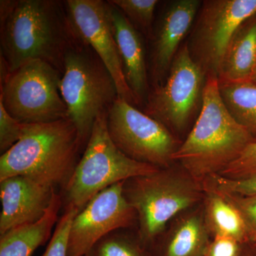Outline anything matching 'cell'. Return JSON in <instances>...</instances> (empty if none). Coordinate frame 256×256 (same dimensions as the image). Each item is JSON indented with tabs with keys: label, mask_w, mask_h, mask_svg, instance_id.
Instances as JSON below:
<instances>
[{
	"label": "cell",
	"mask_w": 256,
	"mask_h": 256,
	"mask_svg": "<svg viewBox=\"0 0 256 256\" xmlns=\"http://www.w3.org/2000/svg\"><path fill=\"white\" fill-rule=\"evenodd\" d=\"M204 190L217 192L238 210L246 224L250 242H256V194H237L210 188Z\"/></svg>",
	"instance_id": "24"
},
{
	"label": "cell",
	"mask_w": 256,
	"mask_h": 256,
	"mask_svg": "<svg viewBox=\"0 0 256 256\" xmlns=\"http://www.w3.org/2000/svg\"><path fill=\"white\" fill-rule=\"evenodd\" d=\"M256 64V14L239 26L222 60L218 82L252 80Z\"/></svg>",
	"instance_id": "18"
},
{
	"label": "cell",
	"mask_w": 256,
	"mask_h": 256,
	"mask_svg": "<svg viewBox=\"0 0 256 256\" xmlns=\"http://www.w3.org/2000/svg\"><path fill=\"white\" fill-rule=\"evenodd\" d=\"M226 107L256 142V82H218Z\"/></svg>",
	"instance_id": "20"
},
{
	"label": "cell",
	"mask_w": 256,
	"mask_h": 256,
	"mask_svg": "<svg viewBox=\"0 0 256 256\" xmlns=\"http://www.w3.org/2000/svg\"><path fill=\"white\" fill-rule=\"evenodd\" d=\"M56 188L25 176L0 181V235L42 218L50 206Z\"/></svg>",
	"instance_id": "14"
},
{
	"label": "cell",
	"mask_w": 256,
	"mask_h": 256,
	"mask_svg": "<svg viewBox=\"0 0 256 256\" xmlns=\"http://www.w3.org/2000/svg\"><path fill=\"white\" fill-rule=\"evenodd\" d=\"M252 82H256V64L255 68H254V73H252Z\"/></svg>",
	"instance_id": "30"
},
{
	"label": "cell",
	"mask_w": 256,
	"mask_h": 256,
	"mask_svg": "<svg viewBox=\"0 0 256 256\" xmlns=\"http://www.w3.org/2000/svg\"><path fill=\"white\" fill-rule=\"evenodd\" d=\"M206 79L203 70L192 60L188 44H184L164 82L150 89L143 112L180 138L188 130L197 111L201 110Z\"/></svg>",
	"instance_id": "8"
},
{
	"label": "cell",
	"mask_w": 256,
	"mask_h": 256,
	"mask_svg": "<svg viewBox=\"0 0 256 256\" xmlns=\"http://www.w3.org/2000/svg\"><path fill=\"white\" fill-rule=\"evenodd\" d=\"M66 6L76 33L100 57L112 75L120 98L136 106L124 78V67L102 0H66Z\"/></svg>",
	"instance_id": "12"
},
{
	"label": "cell",
	"mask_w": 256,
	"mask_h": 256,
	"mask_svg": "<svg viewBox=\"0 0 256 256\" xmlns=\"http://www.w3.org/2000/svg\"><path fill=\"white\" fill-rule=\"evenodd\" d=\"M124 182L98 194L77 214L69 234L68 256H86L114 230L137 228L136 210L122 192Z\"/></svg>",
	"instance_id": "11"
},
{
	"label": "cell",
	"mask_w": 256,
	"mask_h": 256,
	"mask_svg": "<svg viewBox=\"0 0 256 256\" xmlns=\"http://www.w3.org/2000/svg\"><path fill=\"white\" fill-rule=\"evenodd\" d=\"M24 124L12 117L0 101V153L4 154L22 138Z\"/></svg>",
	"instance_id": "27"
},
{
	"label": "cell",
	"mask_w": 256,
	"mask_h": 256,
	"mask_svg": "<svg viewBox=\"0 0 256 256\" xmlns=\"http://www.w3.org/2000/svg\"><path fill=\"white\" fill-rule=\"evenodd\" d=\"M86 256H153L136 229H119L99 240Z\"/></svg>",
	"instance_id": "21"
},
{
	"label": "cell",
	"mask_w": 256,
	"mask_h": 256,
	"mask_svg": "<svg viewBox=\"0 0 256 256\" xmlns=\"http://www.w3.org/2000/svg\"><path fill=\"white\" fill-rule=\"evenodd\" d=\"M78 212L73 207H64L63 214L57 222L50 244L42 256H68L70 227Z\"/></svg>",
	"instance_id": "23"
},
{
	"label": "cell",
	"mask_w": 256,
	"mask_h": 256,
	"mask_svg": "<svg viewBox=\"0 0 256 256\" xmlns=\"http://www.w3.org/2000/svg\"><path fill=\"white\" fill-rule=\"evenodd\" d=\"M204 190V217L210 237L233 239L240 244L250 242L246 224L238 210L217 192Z\"/></svg>",
	"instance_id": "19"
},
{
	"label": "cell",
	"mask_w": 256,
	"mask_h": 256,
	"mask_svg": "<svg viewBox=\"0 0 256 256\" xmlns=\"http://www.w3.org/2000/svg\"><path fill=\"white\" fill-rule=\"evenodd\" d=\"M134 28L150 38L152 32L158 0H110Z\"/></svg>",
	"instance_id": "22"
},
{
	"label": "cell",
	"mask_w": 256,
	"mask_h": 256,
	"mask_svg": "<svg viewBox=\"0 0 256 256\" xmlns=\"http://www.w3.org/2000/svg\"><path fill=\"white\" fill-rule=\"evenodd\" d=\"M240 246L233 239L216 237L212 239L202 256H236Z\"/></svg>",
	"instance_id": "28"
},
{
	"label": "cell",
	"mask_w": 256,
	"mask_h": 256,
	"mask_svg": "<svg viewBox=\"0 0 256 256\" xmlns=\"http://www.w3.org/2000/svg\"></svg>",
	"instance_id": "31"
},
{
	"label": "cell",
	"mask_w": 256,
	"mask_h": 256,
	"mask_svg": "<svg viewBox=\"0 0 256 256\" xmlns=\"http://www.w3.org/2000/svg\"><path fill=\"white\" fill-rule=\"evenodd\" d=\"M236 256H256V242H247L240 244Z\"/></svg>",
	"instance_id": "29"
},
{
	"label": "cell",
	"mask_w": 256,
	"mask_h": 256,
	"mask_svg": "<svg viewBox=\"0 0 256 256\" xmlns=\"http://www.w3.org/2000/svg\"><path fill=\"white\" fill-rule=\"evenodd\" d=\"M202 100L194 124L173 156L201 183L220 174L255 142L226 107L216 77H207Z\"/></svg>",
	"instance_id": "2"
},
{
	"label": "cell",
	"mask_w": 256,
	"mask_h": 256,
	"mask_svg": "<svg viewBox=\"0 0 256 256\" xmlns=\"http://www.w3.org/2000/svg\"><path fill=\"white\" fill-rule=\"evenodd\" d=\"M0 20V56L10 73L42 60L63 75L66 52L78 36L65 1L14 0L11 12Z\"/></svg>",
	"instance_id": "1"
},
{
	"label": "cell",
	"mask_w": 256,
	"mask_h": 256,
	"mask_svg": "<svg viewBox=\"0 0 256 256\" xmlns=\"http://www.w3.org/2000/svg\"><path fill=\"white\" fill-rule=\"evenodd\" d=\"M122 192L137 214L138 236L149 249L170 220L200 205L205 195L202 183L176 162L126 180Z\"/></svg>",
	"instance_id": "4"
},
{
	"label": "cell",
	"mask_w": 256,
	"mask_h": 256,
	"mask_svg": "<svg viewBox=\"0 0 256 256\" xmlns=\"http://www.w3.org/2000/svg\"><path fill=\"white\" fill-rule=\"evenodd\" d=\"M107 112L98 117L74 174L63 188V206L80 212L98 194L116 184L152 174L161 168L128 158L112 142Z\"/></svg>",
	"instance_id": "6"
},
{
	"label": "cell",
	"mask_w": 256,
	"mask_h": 256,
	"mask_svg": "<svg viewBox=\"0 0 256 256\" xmlns=\"http://www.w3.org/2000/svg\"><path fill=\"white\" fill-rule=\"evenodd\" d=\"M106 2L111 28L124 67V78L132 92L136 106L143 108L151 88L142 34L110 0Z\"/></svg>",
	"instance_id": "15"
},
{
	"label": "cell",
	"mask_w": 256,
	"mask_h": 256,
	"mask_svg": "<svg viewBox=\"0 0 256 256\" xmlns=\"http://www.w3.org/2000/svg\"><path fill=\"white\" fill-rule=\"evenodd\" d=\"M202 185L204 188L227 193L256 194V176L242 180H232L216 174L206 178Z\"/></svg>",
	"instance_id": "25"
},
{
	"label": "cell",
	"mask_w": 256,
	"mask_h": 256,
	"mask_svg": "<svg viewBox=\"0 0 256 256\" xmlns=\"http://www.w3.org/2000/svg\"><path fill=\"white\" fill-rule=\"evenodd\" d=\"M62 74L42 60L24 64L0 82V101L22 124H46L67 118L62 98Z\"/></svg>",
	"instance_id": "7"
},
{
	"label": "cell",
	"mask_w": 256,
	"mask_h": 256,
	"mask_svg": "<svg viewBox=\"0 0 256 256\" xmlns=\"http://www.w3.org/2000/svg\"><path fill=\"white\" fill-rule=\"evenodd\" d=\"M60 92L84 152L96 119L108 111L119 96L108 69L78 36L66 52Z\"/></svg>",
	"instance_id": "5"
},
{
	"label": "cell",
	"mask_w": 256,
	"mask_h": 256,
	"mask_svg": "<svg viewBox=\"0 0 256 256\" xmlns=\"http://www.w3.org/2000/svg\"><path fill=\"white\" fill-rule=\"evenodd\" d=\"M63 206L62 194L56 192L42 218L24 224L0 235V256H32L38 247L52 238Z\"/></svg>",
	"instance_id": "17"
},
{
	"label": "cell",
	"mask_w": 256,
	"mask_h": 256,
	"mask_svg": "<svg viewBox=\"0 0 256 256\" xmlns=\"http://www.w3.org/2000/svg\"><path fill=\"white\" fill-rule=\"evenodd\" d=\"M80 153L78 131L68 118L46 124H24L22 138L0 156V181L25 176L64 188Z\"/></svg>",
	"instance_id": "3"
},
{
	"label": "cell",
	"mask_w": 256,
	"mask_h": 256,
	"mask_svg": "<svg viewBox=\"0 0 256 256\" xmlns=\"http://www.w3.org/2000/svg\"><path fill=\"white\" fill-rule=\"evenodd\" d=\"M220 175L232 180H242L256 176V142L249 144L242 154Z\"/></svg>",
	"instance_id": "26"
},
{
	"label": "cell",
	"mask_w": 256,
	"mask_h": 256,
	"mask_svg": "<svg viewBox=\"0 0 256 256\" xmlns=\"http://www.w3.org/2000/svg\"><path fill=\"white\" fill-rule=\"evenodd\" d=\"M112 142L131 159L165 168L174 164V153L182 140L164 124L118 97L107 114Z\"/></svg>",
	"instance_id": "9"
},
{
	"label": "cell",
	"mask_w": 256,
	"mask_h": 256,
	"mask_svg": "<svg viewBox=\"0 0 256 256\" xmlns=\"http://www.w3.org/2000/svg\"><path fill=\"white\" fill-rule=\"evenodd\" d=\"M256 14V0H205L186 42L206 77L218 78L222 60L239 26Z\"/></svg>",
	"instance_id": "10"
},
{
	"label": "cell",
	"mask_w": 256,
	"mask_h": 256,
	"mask_svg": "<svg viewBox=\"0 0 256 256\" xmlns=\"http://www.w3.org/2000/svg\"><path fill=\"white\" fill-rule=\"evenodd\" d=\"M200 0H176L166 4L153 26L149 60L150 82L153 87L168 76L180 44L191 30L200 9Z\"/></svg>",
	"instance_id": "13"
},
{
	"label": "cell",
	"mask_w": 256,
	"mask_h": 256,
	"mask_svg": "<svg viewBox=\"0 0 256 256\" xmlns=\"http://www.w3.org/2000/svg\"><path fill=\"white\" fill-rule=\"evenodd\" d=\"M212 239L202 203L170 220L150 250L153 256H202Z\"/></svg>",
	"instance_id": "16"
}]
</instances>
